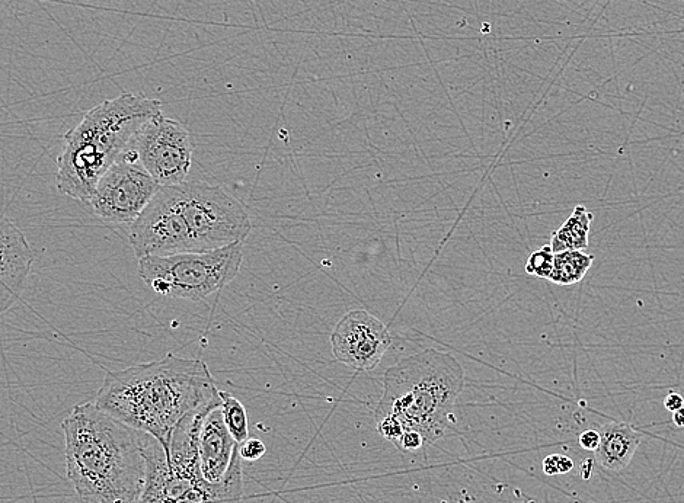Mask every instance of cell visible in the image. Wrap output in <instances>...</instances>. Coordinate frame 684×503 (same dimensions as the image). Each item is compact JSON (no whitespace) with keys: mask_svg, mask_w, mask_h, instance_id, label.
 <instances>
[{"mask_svg":"<svg viewBox=\"0 0 684 503\" xmlns=\"http://www.w3.org/2000/svg\"><path fill=\"white\" fill-rule=\"evenodd\" d=\"M219 392L206 362L168 354L108 371L94 402L124 425L152 435L168 451L182 419L212 403Z\"/></svg>","mask_w":684,"mask_h":503,"instance_id":"cell-1","label":"cell"},{"mask_svg":"<svg viewBox=\"0 0 684 503\" xmlns=\"http://www.w3.org/2000/svg\"><path fill=\"white\" fill-rule=\"evenodd\" d=\"M251 230L248 211L225 189L182 182L159 188L130 224L129 240L134 255L142 259L225 248L244 242Z\"/></svg>","mask_w":684,"mask_h":503,"instance_id":"cell-2","label":"cell"},{"mask_svg":"<svg viewBox=\"0 0 684 503\" xmlns=\"http://www.w3.org/2000/svg\"><path fill=\"white\" fill-rule=\"evenodd\" d=\"M66 472L81 503H139L146 485L143 432L95 402L79 403L62 424Z\"/></svg>","mask_w":684,"mask_h":503,"instance_id":"cell-3","label":"cell"},{"mask_svg":"<svg viewBox=\"0 0 684 503\" xmlns=\"http://www.w3.org/2000/svg\"><path fill=\"white\" fill-rule=\"evenodd\" d=\"M465 389V370L447 352L425 349L386 370L383 394L375 409L377 432L392 442L417 434L425 447L441 440Z\"/></svg>","mask_w":684,"mask_h":503,"instance_id":"cell-4","label":"cell"},{"mask_svg":"<svg viewBox=\"0 0 684 503\" xmlns=\"http://www.w3.org/2000/svg\"><path fill=\"white\" fill-rule=\"evenodd\" d=\"M159 114L161 101L131 92L86 112L81 123L63 137L65 146L57 158V191L89 203L101 176L129 152L140 128Z\"/></svg>","mask_w":684,"mask_h":503,"instance_id":"cell-5","label":"cell"},{"mask_svg":"<svg viewBox=\"0 0 684 503\" xmlns=\"http://www.w3.org/2000/svg\"><path fill=\"white\" fill-rule=\"evenodd\" d=\"M146 485L139 503H242L244 469L239 447L225 479L210 483L204 479L200 461L166 456L161 442L143 434Z\"/></svg>","mask_w":684,"mask_h":503,"instance_id":"cell-6","label":"cell"},{"mask_svg":"<svg viewBox=\"0 0 684 503\" xmlns=\"http://www.w3.org/2000/svg\"><path fill=\"white\" fill-rule=\"evenodd\" d=\"M244 261V242L213 251L139 259L143 283L159 296L203 301L232 283Z\"/></svg>","mask_w":684,"mask_h":503,"instance_id":"cell-7","label":"cell"},{"mask_svg":"<svg viewBox=\"0 0 684 503\" xmlns=\"http://www.w3.org/2000/svg\"><path fill=\"white\" fill-rule=\"evenodd\" d=\"M129 150L159 187L182 184L193 165L194 144L190 131L180 121L163 114L140 128Z\"/></svg>","mask_w":684,"mask_h":503,"instance_id":"cell-8","label":"cell"},{"mask_svg":"<svg viewBox=\"0 0 684 503\" xmlns=\"http://www.w3.org/2000/svg\"><path fill=\"white\" fill-rule=\"evenodd\" d=\"M159 188L129 150L101 176L88 204L99 219L113 224H133Z\"/></svg>","mask_w":684,"mask_h":503,"instance_id":"cell-9","label":"cell"},{"mask_svg":"<svg viewBox=\"0 0 684 503\" xmlns=\"http://www.w3.org/2000/svg\"><path fill=\"white\" fill-rule=\"evenodd\" d=\"M391 344L385 323L366 310L345 313L331 333L335 360L356 371L375 370Z\"/></svg>","mask_w":684,"mask_h":503,"instance_id":"cell-10","label":"cell"},{"mask_svg":"<svg viewBox=\"0 0 684 503\" xmlns=\"http://www.w3.org/2000/svg\"><path fill=\"white\" fill-rule=\"evenodd\" d=\"M34 261L33 249L22 230L0 214V316L21 299Z\"/></svg>","mask_w":684,"mask_h":503,"instance_id":"cell-11","label":"cell"},{"mask_svg":"<svg viewBox=\"0 0 684 503\" xmlns=\"http://www.w3.org/2000/svg\"><path fill=\"white\" fill-rule=\"evenodd\" d=\"M238 447V442L226 428L222 410L213 409L204 419L198 437L200 470L207 482L219 483L225 479Z\"/></svg>","mask_w":684,"mask_h":503,"instance_id":"cell-12","label":"cell"},{"mask_svg":"<svg viewBox=\"0 0 684 503\" xmlns=\"http://www.w3.org/2000/svg\"><path fill=\"white\" fill-rule=\"evenodd\" d=\"M600 444L597 447L596 460L603 469L609 472H622L634 458L641 437L632 425L623 422H610L599 431Z\"/></svg>","mask_w":684,"mask_h":503,"instance_id":"cell-13","label":"cell"},{"mask_svg":"<svg viewBox=\"0 0 684 503\" xmlns=\"http://www.w3.org/2000/svg\"><path fill=\"white\" fill-rule=\"evenodd\" d=\"M593 214L584 205H577L567 221L552 233L551 248L554 253L586 251Z\"/></svg>","mask_w":684,"mask_h":503,"instance_id":"cell-14","label":"cell"},{"mask_svg":"<svg viewBox=\"0 0 684 503\" xmlns=\"http://www.w3.org/2000/svg\"><path fill=\"white\" fill-rule=\"evenodd\" d=\"M593 262L594 256L583 251L555 253L554 271L549 281L556 285H565V287L578 284L593 267Z\"/></svg>","mask_w":684,"mask_h":503,"instance_id":"cell-15","label":"cell"},{"mask_svg":"<svg viewBox=\"0 0 684 503\" xmlns=\"http://www.w3.org/2000/svg\"><path fill=\"white\" fill-rule=\"evenodd\" d=\"M220 397H222L220 410H222L226 428H228L233 440L242 444L249 438V421L245 406L242 405L241 400L236 399L228 392L220 390Z\"/></svg>","mask_w":684,"mask_h":503,"instance_id":"cell-16","label":"cell"},{"mask_svg":"<svg viewBox=\"0 0 684 503\" xmlns=\"http://www.w3.org/2000/svg\"><path fill=\"white\" fill-rule=\"evenodd\" d=\"M555 253L551 246L546 245L538 251L533 252L526 262V272L533 277L545 278L549 280L552 271H554Z\"/></svg>","mask_w":684,"mask_h":503,"instance_id":"cell-17","label":"cell"},{"mask_svg":"<svg viewBox=\"0 0 684 503\" xmlns=\"http://www.w3.org/2000/svg\"><path fill=\"white\" fill-rule=\"evenodd\" d=\"M265 453H267V447L258 438H248L239 444V454H241L242 460L258 461L265 456Z\"/></svg>","mask_w":684,"mask_h":503,"instance_id":"cell-18","label":"cell"},{"mask_svg":"<svg viewBox=\"0 0 684 503\" xmlns=\"http://www.w3.org/2000/svg\"><path fill=\"white\" fill-rule=\"evenodd\" d=\"M581 447L587 451H596L600 444V434L599 431H593V429H588V431L583 432L578 438Z\"/></svg>","mask_w":684,"mask_h":503,"instance_id":"cell-19","label":"cell"},{"mask_svg":"<svg viewBox=\"0 0 684 503\" xmlns=\"http://www.w3.org/2000/svg\"><path fill=\"white\" fill-rule=\"evenodd\" d=\"M664 408L668 410V412H676V410L684 408V399L682 394L676 393V392H671L668 393V396L666 399H664Z\"/></svg>","mask_w":684,"mask_h":503,"instance_id":"cell-20","label":"cell"},{"mask_svg":"<svg viewBox=\"0 0 684 503\" xmlns=\"http://www.w3.org/2000/svg\"><path fill=\"white\" fill-rule=\"evenodd\" d=\"M558 463L559 454H552V456H548L543 460L542 467L546 476H556V474H559Z\"/></svg>","mask_w":684,"mask_h":503,"instance_id":"cell-21","label":"cell"},{"mask_svg":"<svg viewBox=\"0 0 684 503\" xmlns=\"http://www.w3.org/2000/svg\"><path fill=\"white\" fill-rule=\"evenodd\" d=\"M558 469L559 474L570 473L571 470L574 469V461H572L570 457L561 456V454H559Z\"/></svg>","mask_w":684,"mask_h":503,"instance_id":"cell-22","label":"cell"},{"mask_svg":"<svg viewBox=\"0 0 684 503\" xmlns=\"http://www.w3.org/2000/svg\"><path fill=\"white\" fill-rule=\"evenodd\" d=\"M673 424L676 425L677 428H684V408L673 412Z\"/></svg>","mask_w":684,"mask_h":503,"instance_id":"cell-23","label":"cell"}]
</instances>
